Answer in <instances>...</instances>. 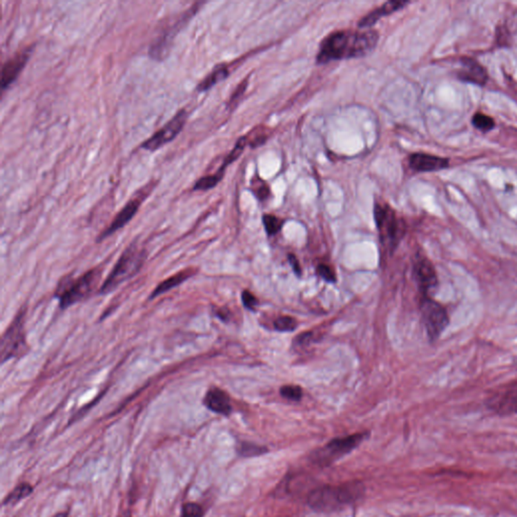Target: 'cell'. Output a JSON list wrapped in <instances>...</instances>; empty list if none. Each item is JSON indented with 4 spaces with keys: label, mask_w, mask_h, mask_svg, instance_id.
<instances>
[{
    "label": "cell",
    "mask_w": 517,
    "mask_h": 517,
    "mask_svg": "<svg viewBox=\"0 0 517 517\" xmlns=\"http://www.w3.org/2000/svg\"><path fill=\"white\" fill-rule=\"evenodd\" d=\"M32 485L28 483H21L17 485L4 499V505H14L23 499L27 498L32 493Z\"/></svg>",
    "instance_id": "cell-22"
},
{
    "label": "cell",
    "mask_w": 517,
    "mask_h": 517,
    "mask_svg": "<svg viewBox=\"0 0 517 517\" xmlns=\"http://www.w3.org/2000/svg\"><path fill=\"white\" fill-rule=\"evenodd\" d=\"M488 407L500 416L517 413V380L493 392L488 399Z\"/></svg>",
    "instance_id": "cell-11"
},
{
    "label": "cell",
    "mask_w": 517,
    "mask_h": 517,
    "mask_svg": "<svg viewBox=\"0 0 517 517\" xmlns=\"http://www.w3.org/2000/svg\"><path fill=\"white\" fill-rule=\"evenodd\" d=\"M379 41L377 30H337L322 40L316 56L318 64H326L331 61L360 58L370 54Z\"/></svg>",
    "instance_id": "cell-1"
},
{
    "label": "cell",
    "mask_w": 517,
    "mask_h": 517,
    "mask_svg": "<svg viewBox=\"0 0 517 517\" xmlns=\"http://www.w3.org/2000/svg\"><path fill=\"white\" fill-rule=\"evenodd\" d=\"M449 159L433 155L414 153L409 157L410 169L416 172H436L449 167Z\"/></svg>",
    "instance_id": "cell-13"
},
{
    "label": "cell",
    "mask_w": 517,
    "mask_h": 517,
    "mask_svg": "<svg viewBox=\"0 0 517 517\" xmlns=\"http://www.w3.org/2000/svg\"><path fill=\"white\" fill-rule=\"evenodd\" d=\"M30 53H32V49L27 48V49L15 54L10 60L6 61V64L2 67V89L8 88L10 85L15 81L21 70L27 64Z\"/></svg>",
    "instance_id": "cell-14"
},
{
    "label": "cell",
    "mask_w": 517,
    "mask_h": 517,
    "mask_svg": "<svg viewBox=\"0 0 517 517\" xmlns=\"http://www.w3.org/2000/svg\"><path fill=\"white\" fill-rule=\"evenodd\" d=\"M187 117H188V113L185 109L179 110L175 117L170 119L158 132L155 133L149 139H147L142 145V148L153 152V150L160 149L169 142L173 141L186 124Z\"/></svg>",
    "instance_id": "cell-10"
},
{
    "label": "cell",
    "mask_w": 517,
    "mask_h": 517,
    "mask_svg": "<svg viewBox=\"0 0 517 517\" xmlns=\"http://www.w3.org/2000/svg\"><path fill=\"white\" fill-rule=\"evenodd\" d=\"M422 322L431 342H435L444 333L449 322L448 311L431 296H422L420 301Z\"/></svg>",
    "instance_id": "cell-7"
},
{
    "label": "cell",
    "mask_w": 517,
    "mask_h": 517,
    "mask_svg": "<svg viewBox=\"0 0 517 517\" xmlns=\"http://www.w3.org/2000/svg\"><path fill=\"white\" fill-rule=\"evenodd\" d=\"M263 224L268 235H275L280 232L284 222L281 218L275 217V215H265L263 217Z\"/></svg>",
    "instance_id": "cell-25"
},
{
    "label": "cell",
    "mask_w": 517,
    "mask_h": 517,
    "mask_svg": "<svg viewBox=\"0 0 517 517\" xmlns=\"http://www.w3.org/2000/svg\"><path fill=\"white\" fill-rule=\"evenodd\" d=\"M146 260L145 251L137 245H130L115 264L106 282L100 288V293L106 294L117 289L128 279L137 274Z\"/></svg>",
    "instance_id": "cell-3"
},
{
    "label": "cell",
    "mask_w": 517,
    "mask_h": 517,
    "mask_svg": "<svg viewBox=\"0 0 517 517\" xmlns=\"http://www.w3.org/2000/svg\"><path fill=\"white\" fill-rule=\"evenodd\" d=\"M268 451H269V449L266 447L260 446V445L254 444V442H241L237 446V455L243 458L259 457L264 453H267Z\"/></svg>",
    "instance_id": "cell-21"
},
{
    "label": "cell",
    "mask_w": 517,
    "mask_h": 517,
    "mask_svg": "<svg viewBox=\"0 0 517 517\" xmlns=\"http://www.w3.org/2000/svg\"><path fill=\"white\" fill-rule=\"evenodd\" d=\"M409 2L407 1H388L385 3L382 4L379 8H375L372 12H369L367 15L363 17L361 21H359V28H367L374 26L381 17H385V15L393 14L397 10H401L407 6Z\"/></svg>",
    "instance_id": "cell-18"
},
{
    "label": "cell",
    "mask_w": 517,
    "mask_h": 517,
    "mask_svg": "<svg viewBox=\"0 0 517 517\" xmlns=\"http://www.w3.org/2000/svg\"><path fill=\"white\" fill-rule=\"evenodd\" d=\"M202 4V2H198V3L192 6L187 12H185L179 17L178 21L173 26H171L163 35H161L158 40L153 43L150 48V55L153 59L161 61L168 56L170 48H171V43L175 38L176 35H177L180 28L184 27L188 23L189 19L196 14Z\"/></svg>",
    "instance_id": "cell-9"
},
{
    "label": "cell",
    "mask_w": 517,
    "mask_h": 517,
    "mask_svg": "<svg viewBox=\"0 0 517 517\" xmlns=\"http://www.w3.org/2000/svg\"><path fill=\"white\" fill-rule=\"evenodd\" d=\"M204 511L198 503H187L181 508L180 517H204Z\"/></svg>",
    "instance_id": "cell-28"
},
{
    "label": "cell",
    "mask_w": 517,
    "mask_h": 517,
    "mask_svg": "<svg viewBox=\"0 0 517 517\" xmlns=\"http://www.w3.org/2000/svg\"><path fill=\"white\" fill-rule=\"evenodd\" d=\"M364 495L365 487L361 482L324 485L316 488L309 494L307 503L314 511L331 514L359 503Z\"/></svg>",
    "instance_id": "cell-2"
},
{
    "label": "cell",
    "mask_w": 517,
    "mask_h": 517,
    "mask_svg": "<svg viewBox=\"0 0 517 517\" xmlns=\"http://www.w3.org/2000/svg\"><path fill=\"white\" fill-rule=\"evenodd\" d=\"M246 85H248V82H246L245 80V81L240 85V87H237V90L235 91V93H233V95H232V98H231V104H233V102L237 101V100L239 99L240 97H241L242 95L245 92Z\"/></svg>",
    "instance_id": "cell-33"
},
{
    "label": "cell",
    "mask_w": 517,
    "mask_h": 517,
    "mask_svg": "<svg viewBox=\"0 0 517 517\" xmlns=\"http://www.w3.org/2000/svg\"><path fill=\"white\" fill-rule=\"evenodd\" d=\"M288 261H289L290 265H291L292 269H293L294 273H295V274L297 275L298 277H300L301 274H302V270H301L300 261H298V259L296 258L295 255H288Z\"/></svg>",
    "instance_id": "cell-32"
},
{
    "label": "cell",
    "mask_w": 517,
    "mask_h": 517,
    "mask_svg": "<svg viewBox=\"0 0 517 517\" xmlns=\"http://www.w3.org/2000/svg\"><path fill=\"white\" fill-rule=\"evenodd\" d=\"M414 274L422 296H429L438 286V275L433 263L427 257L418 256L414 263Z\"/></svg>",
    "instance_id": "cell-12"
},
{
    "label": "cell",
    "mask_w": 517,
    "mask_h": 517,
    "mask_svg": "<svg viewBox=\"0 0 517 517\" xmlns=\"http://www.w3.org/2000/svg\"><path fill=\"white\" fill-rule=\"evenodd\" d=\"M472 124L475 128L481 130V132H489L495 126L494 119L481 113H475L472 119Z\"/></svg>",
    "instance_id": "cell-24"
},
{
    "label": "cell",
    "mask_w": 517,
    "mask_h": 517,
    "mask_svg": "<svg viewBox=\"0 0 517 517\" xmlns=\"http://www.w3.org/2000/svg\"><path fill=\"white\" fill-rule=\"evenodd\" d=\"M367 433H358L354 435L337 438L327 442L324 448L311 453V459L313 463L320 467L331 466L335 461L352 453L367 438Z\"/></svg>",
    "instance_id": "cell-5"
},
{
    "label": "cell",
    "mask_w": 517,
    "mask_h": 517,
    "mask_svg": "<svg viewBox=\"0 0 517 517\" xmlns=\"http://www.w3.org/2000/svg\"><path fill=\"white\" fill-rule=\"evenodd\" d=\"M316 271H318V274L320 275L322 279L327 281V282L335 283V281H337L335 272L333 271V269H331L329 266L324 265V264H320V265L318 266Z\"/></svg>",
    "instance_id": "cell-30"
},
{
    "label": "cell",
    "mask_w": 517,
    "mask_h": 517,
    "mask_svg": "<svg viewBox=\"0 0 517 517\" xmlns=\"http://www.w3.org/2000/svg\"><path fill=\"white\" fill-rule=\"evenodd\" d=\"M252 191L254 192L255 195L257 196L259 200L264 202L270 196V187L269 185L266 184L262 179L259 177L253 178L252 180Z\"/></svg>",
    "instance_id": "cell-26"
},
{
    "label": "cell",
    "mask_w": 517,
    "mask_h": 517,
    "mask_svg": "<svg viewBox=\"0 0 517 517\" xmlns=\"http://www.w3.org/2000/svg\"><path fill=\"white\" fill-rule=\"evenodd\" d=\"M100 276V271L95 269L85 273L79 278L70 280L66 279L63 281L62 284L59 285L58 291L56 292V296L60 301L61 309H68L71 305L88 297L89 294L92 293L93 290L97 287Z\"/></svg>",
    "instance_id": "cell-4"
},
{
    "label": "cell",
    "mask_w": 517,
    "mask_h": 517,
    "mask_svg": "<svg viewBox=\"0 0 517 517\" xmlns=\"http://www.w3.org/2000/svg\"><path fill=\"white\" fill-rule=\"evenodd\" d=\"M462 69L458 73V77L462 81L473 83L476 85H485L488 80L486 69L476 60L472 58H462Z\"/></svg>",
    "instance_id": "cell-16"
},
{
    "label": "cell",
    "mask_w": 517,
    "mask_h": 517,
    "mask_svg": "<svg viewBox=\"0 0 517 517\" xmlns=\"http://www.w3.org/2000/svg\"><path fill=\"white\" fill-rule=\"evenodd\" d=\"M280 394L288 400L300 401L302 398L303 392L300 386L286 385L281 388Z\"/></svg>",
    "instance_id": "cell-29"
},
{
    "label": "cell",
    "mask_w": 517,
    "mask_h": 517,
    "mask_svg": "<svg viewBox=\"0 0 517 517\" xmlns=\"http://www.w3.org/2000/svg\"><path fill=\"white\" fill-rule=\"evenodd\" d=\"M54 517H68L67 512H61V514H56Z\"/></svg>",
    "instance_id": "cell-35"
},
{
    "label": "cell",
    "mask_w": 517,
    "mask_h": 517,
    "mask_svg": "<svg viewBox=\"0 0 517 517\" xmlns=\"http://www.w3.org/2000/svg\"><path fill=\"white\" fill-rule=\"evenodd\" d=\"M374 217L384 243L395 248L402 233V224L394 209L386 202H375Z\"/></svg>",
    "instance_id": "cell-8"
},
{
    "label": "cell",
    "mask_w": 517,
    "mask_h": 517,
    "mask_svg": "<svg viewBox=\"0 0 517 517\" xmlns=\"http://www.w3.org/2000/svg\"><path fill=\"white\" fill-rule=\"evenodd\" d=\"M204 404L215 413L228 416L232 413L233 407L228 393L220 388L213 387L205 395Z\"/></svg>",
    "instance_id": "cell-17"
},
{
    "label": "cell",
    "mask_w": 517,
    "mask_h": 517,
    "mask_svg": "<svg viewBox=\"0 0 517 517\" xmlns=\"http://www.w3.org/2000/svg\"><path fill=\"white\" fill-rule=\"evenodd\" d=\"M228 75H230V71H228V67L226 65H220V66H217L207 77H205L199 83V85L197 86V90L200 91V92L208 90L211 87L215 86L217 83L226 79Z\"/></svg>",
    "instance_id": "cell-20"
},
{
    "label": "cell",
    "mask_w": 517,
    "mask_h": 517,
    "mask_svg": "<svg viewBox=\"0 0 517 517\" xmlns=\"http://www.w3.org/2000/svg\"><path fill=\"white\" fill-rule=\"evenodd\" d=\"M217 315L222 320H226L228 318V313L226 311H222V309L217 311Z\"/></svg>",
    "instance_id": "cell-34"
},
{
    "label": "cell",
    "mask_w": 517,
    "mask_h": 517,
    "mask_svg": "<svg viewBox=\"0 0 517 517\" xmlns=\"http://www.w3.org/2000/svg\"><path fill=\"white\" fill-rule=\"evenodd\" d=\"M26 309L19 311L14 322L6 329L1 339V362L8 361L12 358L19 357L25 352L27 342L25 333Z\"/></svg>",
    "instance_id": "cell-6"
},
{
    "label": "cell",
    "mask_w": 517,
    "mask_h": 517,
    "mask_svg": "<svg viewBox=\"0 0 517 517\" xmlns=\"http://www.w3.org/2000/svg\"><path fill=\"white\" fill-rule=\"evenodd\" d=\"M124 517H130V516H128V514H126V516H124Z\"/></svg>",
    "instance_id": "cell-36"
},
{
    "label": "cell",
    "mask_w": 517,
    "mask_h": 517,
    "mask_svg": "<svg viewBox=\"0 0 517 517\" xmlns=\"http://www.w3.org/2000/svg\"><path fill=\"white\" fill-rule=\"evenodd\" d=\"M274 326L279 331H293L297 326V322L291 316H280L275 320Z\"/></svg>",
    "instance_id": "cell-27"
},
{
    "label": "cell",
    "mask_w": 517,
    "mask_h": 517,
    "mask_svg": "<svg viewBox=\"0 0 517 517\" xmlns=\"http://www.w3.org/2000/svg\"><path fill=\"white\" fill-rule=\"evenodd\" d=\"M242 300H243L244 305L246 309H250V311H255L257 305H258V300L254 294L251 293L248 290H245L242 294Z\"/></svg>",
    "instance_id": "cell-31"
},
{
    "label": "cell",
    "mask_w": 517,
    "mask_h": 517,
    "mask_svg": "<svg viewBox=\"0 0 517 517\" xmlns=\"http://www.w3.org/2000/svg\"><path fill=\"white\" fill-rule=\"evenodd\" d=\"M195 271L192 269L184 270V271L178 273V274L173 275L170 278L166 279L162 283H160L157 286L156 289L153 291L150 294V298H156L158 296L162 295L165 292L169 291V290L173 289L176 286L182 284L185 281L188 280L189 278L194 274Z\"/></svg>",
    "instance_id": "cell-19"
},
{
    "label": "cell",
    "mask_w": 517,
    "mask_h": 517,
    "mask_svg": "<svg viewBox=\"0 0 517 517\" xmlns=\"http://www.w3.org/2000/svg\"><path fill=\"white\" fill-rule=\"evenodd\" d=\"M224 172L218 171L213 175L206 176V177L200 178L194 185V191H205L213 188L215 185L224 177Z\"/></svg>",
    "instance_id": "cell-23"
},
{
    "label": "cell",
    "mask_w": 517,
    "mask_h": 517,
    "mask_svg": "<svg viewBox=\"0 0 517 517\" xmlns=\"http://www.w3.org/2000/svg\"><path fill=\"white\" fill-rule=\"evenodd\" d=\"M144 198H145V196H142L141 197V194H139L136 197L133 198L130 202H128V204H126V206L119 211V215H117L115 220H113L110 226H109L108 228L101 233V235L99 237V241H101V240H104L106 237H109V235H113V233L119 231V228H124V226L135 217V215H136L137 209L139 208V205H141Z\"/></svg>",
    "instance_id": "cell-15"
}]
</instances>
